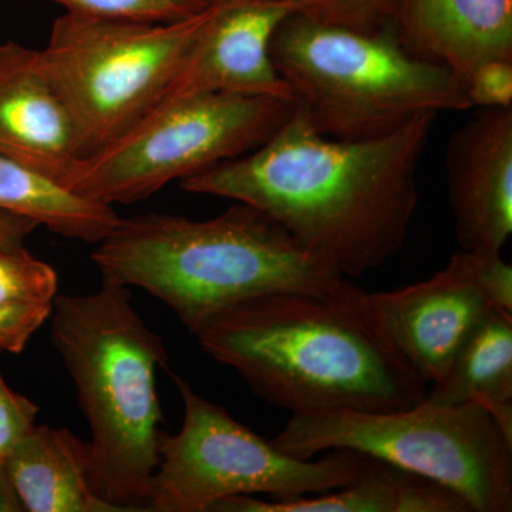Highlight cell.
Here are the masks:
<instances>
[{"label":"cell","mask_w":512,"mask_h":512,"mask_svg":"<svg viewBox=\"0 0 512 512\" xmlns=\"http://www.w3.org/2000/svg\"><path fill=\"white\" fill-rule=\"evenodd\" d=\"M437 114L367 140L320 134L296 104L264 144L180 181L191 194L252 205L348 279L402 249L417 204L421 157Z\"/></svg>","instance_id":"obj_1"},{"label":"cell","mask_w":512,"mask_h":512,"mask_svg":"<svg viewBox=\"0 0 512 512\" xmlns=\"http://www.w3.org/2000/svg\"><path fill=\"white\" fill-rule=\"evenodd\" d=\"M192 335L256 396L291 416L394 412L426 399L427 387L384 340L366 302L271 293L229 306Z\"/></svg>","instance_id":"obj_2"},{"label":"cell","mask_w":512,"mask_h":512,"mask_svg":"<svg viewBox=\"0 0 512 512\" xmlns=\"http://www.w3.org/2000/svg\"><path fill=\"white\" fill-rule=\"evenodd\" d=\"M92 259L103 281L156 296L191 333L229 306L271 293L366 302V291L244 202L204 221L158 212L120 218Z\"/></svg>","instance_id":"obj_3"},{"label":"cell","mask_w":512,"mask_h":512,"mask_svg":"<svg viewBox=\"0 0 512 512\" xmlns=\"http://www.w3.org/2000/svg\"><path fill=\"white\" fill-rule=\"evenodd\" d=\"M50 316L53 345L89 421L94 490L126 512L146 511L163 436L156 387L168 360L163 339L134 309L130 288L113 282L56 296Z\"/></svg>","instance_id":"obj_4"},{"label":"cell","mask_w":512,"mask_h":512,"mask_svg":"<svg viewBox=\"0 0 512 512\" xmlns=\"http://www.w3.org/2000/svg\"><path fill=\"white\" fill-rule=\"evenodd\" d=\"M271 56L296 104L326 137H382L424 114L473 107L466 83L410 55L392 23L362 32L292 13L272 37Z\"/></svg>","instance_id":"obj_5"},{"label":"cell","mask_w":512,"mask_h":512,"mask_svg":"<svg viewBox=\"0 0 512 512\" xmlns=\"http://www.w3.org/2000/svg\"><path fill=\"white\" fill-rule=\"evenodd\" d=\"M271 441L303 460L328 450L357 451L444 485L471 512L512 511V437L481 404L424 399L394 412L292 414Z\"/></svg>","instance_id":"obj_6"},{"label":"cell","mask_w":512,"mask_h":512,"mask_svg":"<svg viewBox=\"0 0 512 512\" xmlns=\"http://www.w3.org/2000/svg\"><path fill=\"white\" fill-rule=\"evenodd\" d=\"M212 3L175 22L69 12L56 20L40 52L76 119L84 157L123 136L161 103L210 20Z\"/></svg>","instance_id":"obj_7"},{"label":"cell","mask_w":512,"mask_h":512,"mask_svg":"<svg viewBox=\"0 0 512 512\" xmlns=\"http://www.w3.org/2000/svg\"><path fill=\"white\" fill-rule=\"evenodd\" d=\"M183 399L178 433H163L147 511L210 512L229 497L268 495L292 500L345 487L363 466V454L332 450L320 460L289 456L173 376Z\"/></svg>","instance_id":"obj_8"},{"label":"cell","mask_w":512,"mask_h":512,"mask_svg":"<svg viewBox=\"0 0 512 512\" xmlns=\"http://www.w3.org/2000/svg\"><path fill=\"white\" fill-rule=\"evenodd\" d=\"M295 107L291 100L237 94L165 101L123 136L82 158L64 188L109 207L146 200L171 181L255 150Z\"/></svg>","instance_id":"obj_9"},{"label":"cell","mask_w":512,"mask_h":512,"mask_svg":"<svg viewBox=\"0 0 512 512\" xmlns=\"http://www.w3.org/2000/svg\"><path fill=\"white\" fill-rule=\"evenodd\" d=\"M493 254L460 249L426 281L367 292L370 318L427 389L443 382L471 333L495 308L487 278Z\"/></svg>","instance_id":"obj_10"},{"label":"cell","mask_w":512,"mask_h":512,"mask_svg":"<svg viewBox=\"0 0 512 512\" xmlns=\"http://www.w3.org/2000/svg\"><path fill=\"white\" fill-rule=\"evenodd\" d=\"M292 13L295 6L285 0L212 3L210 20L161 103L202 94L295 101L271 56L272 37Z\"/></svg>","instance_id":"obj_11"},{"label":"cell","mask_w":512,"mask_h":512,"mask_svg":"<svg viewBox=\"0 0 512 512\" xmlns=\"http://www.w3.org/2000/svg\"><path fill=\"white\" fill-rule=\"evenodd\" d=\"M0 153L64 188L84 150L72 110L42 52L0 43Z\"/></svg>","instance_id":"obj_12"},{"label":"cell","mask_w":512,"mask_h":512,"mask_svg":"<svg viewBox=\"0 0 512 512\" xmlns=\"http://www.w3.org/2000/svg\"><path fill=\"white\" fill-rule=\"evenodd\" d=\"M446 171L461 249L503 251L512 234V107L481 109L458 128Z\"/></svg>","instance_id":"obj_13"},{"label":"cell","mask_w":512,"mask_h":512,"mask_svg":"<svg viewBox=\"0 0 512 512\" xmlns=\"http://www.w3.org/2000/svg\"><path fill=\"white\" fill-rule=\"evenodd\" d=\"M392 25L410 55L464 83L481 64L512 60V0H396Z\"/></svg>","instance_id":"obj_14"},{"label":"cell","mask_w":512,"mask_h":512,"mask_svg":"<svg viewBox=\"0 0 512 512\" xmlns=\"http://www.w3.org/2000/svg\"><path fill=\"white\" fill-rule=\"evenodd\" d=\"M471 512L447 487L363 454V466L345 487L292 500L229 497L210 512Z\"/></svg>","instance_id":"obj_15"},{"label":"cell","mask_w":512,"mask_h":512,"mask_svg":"<svg viewBox=\"0 0 512 512\" xmlns=\"http://www.w3.org/2000/svg\"><path fill=\"white\" fill-rule=\"evenodd\" d=\"M10 484L28 512H126L99 497L87 441L66 429L33 426L13 447Z\"/></svg>","instance_id":"obj_16"},{"label":"cell","mask_w":512,"mask_h":512,"mask_svg":"<svg viewBox=\"0 0 512 512\" xmlns=\"http://www.w3.org/2000/svg\"><path fill=\"white\" fill-rule=\"evenodd\" d=\"M426 399L444 406L481 404L512 437V313L491 309Z\"/></svg>","instance_id":"obj_17"},{"label":"cell","mask_w":512,"mask_h":512,"mask_svg":"<svg viewBox=\"0 0 512 512\" xmlns=\"http://www.w3.org/2000/svg\"><path fill=\"white\" fill-rule=\"evenodd\" d=\"M0 210L15 212L57 235L99 244L113 231V207L86 200L0 153Z\"/></svg>","instance_id":"obj_18"},{"label":"cell","mask_w":512,"mask_h":512,"mask_svg":"<svg viewBox=\"0 0 512 512\" xmlns=\"http://www.w3.org/2000/svg\"><path fill=\"white\" fill-rule=\"evenodd\" d=\"M59 289L55 269L25 245L0 251V308L52 305Z\"/></svg>","instance_id":"obj_19"},{"label":"cell","mask_w":512,"mask_h":512,"mask_svg":"<svg viewBox=\"0 0 512 512\" xmlns=\"http://www.w3.org/2000/svg\"><path fill=\"white\" fill-rule=\"evenodd\" d=\"M66 12L96 18L175 22L191 18L211 5L212 0H52Z\"/></svg>","instance_id":"obj_20"},{"label":"cell","mask_w":512,"mask_h":512,"mask_svg":"<svg viewBox=\"0 0 512 512\" xmlns=\"http://www.w3.org/2000/svg\"><path fill=\"white\" fill-rule=\"evenodd\" d=\"M37 413L39 407L13 392L0 375V512L23 511L10 484L8 461L16 443L35 426Z\"/></svg>","instance_id":"obj_21"},{"label":"cell","mask_w":512,"mask_h":512,"mask_svg":"<svg viewBox=\"0 0 512 512\" xmlns=\"http://www.w3.org/2000/svg\"><path fill=\"white\" fill-rule=\"evenodd\" d=\"M296 13L326 25L375 32L392 23L396 0H285Z\"/></svg>","instance_id":"obj_22"},{"label":"cell","mask_w":512,"mask_h":512,"mask_svg":"<svg viewBox=\"0 0 512 512\" xmlns=\"http://www.w3.org/2000/svg\"><path fill=\"white\" fill-rule=\"evenodd\" d=\"M466 87L473 107H512V60H491L481 64L467 80Z\"/></svg>","instance_id":"obj_23"},{"label":"cell","mask_w":512,"mask_h":512,"mask_svg":"<svg viewBox=\"0 0 512 512\" xmlns=\"http://www.w3.org/2000/svg\"><path fill=\"white\" fill-rule=\"evenodd\" d=\"M52 308L53 303L0 308V352H22L30 338L50 318Z\"/></svg>","instance_id":"obj_24"},{"label":"cell","mask_w":512,"mask_h":512,"mask_svg":"<svg viewBox=\"0 0 512 512\" xmlns=\"http://www.w3.org/2000/svg\"><path fill=\"white\" fill-rule=\"evenodd\" d=\"M39 227L37 222L23 215L0 210V251L22 247L26 238Z\"/></svg>","instance_id":"obj_25"},{"label":"cell","mask_w":512,"mask_h":512,"mask_svg":"<svg viewBox=\"0 0 512 512\" xmlns=\"http://www.w3.org/2000/svg\"><path fill=\"white\" fill-rule=\"evenodd\" d=\"M212 2H224V0H212Z\"/></svg>","instance_id":"obj_26"}]
</instances>
